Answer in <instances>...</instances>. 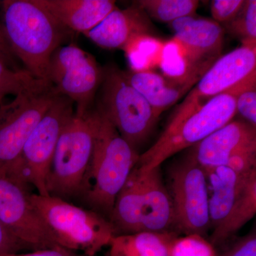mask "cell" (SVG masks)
I'll list each match as a JSON object with an SVG mask.
<instances>
[{
  "mask_svg": "<svg viewBox=\"0 0 256 256\" xmlns=\"http://www.w3.org/2000/svg\"><path fill=\"white\" fill-rule=\"evenodd\" d=\"M109 222L114 236L166 233L174 226L171 197L160 166L150 170L134 166L114 202Z\"/></svg>",
  "mask_w": 256,
  "mask_h": 256,
  "instance_id": "3957f363",
  "label": "cell"
},
{
  "mask_svg": "<svg viewBox=\"0 0 256 256\" xmlns=\"http://www.w3.org/2000/svg\"><path fill=\"white\" fill-rule=\"evenodd\" d=\"M0 60L4 62L10 68L14 70H21L18 65V58L15 56L6 34L2 23L0 20Z\"/></svg>",
  "mask_w": 256,
  "mask_h": 256,
  "instance_id": "1f68e13d",
  "label": "cell"
},
{
  "mask_svg": "<svg viewBox=\"0 0 256 256\" xmlns=\"http://www.w3.org/2000/svg\"><path fill=\"white\" fill-rule=\"evenodd\" d=\"M134 4L152 18L171 23L178 18L194 16L200 2L196 0H140Z\"/></svg>",
  "mask_w": 256,
  "mask_h": 256,
  "instance_id": "603a6c76",
  "label": "cell"
},
{
  "mask_svg": "<svg viewBox=\"0 0 256 256\" xmlns=\"http://www.w3.org/2000/svg\"><path fill=\"white\" fill-rule=\"evenodd\" d=\"M0 256H84L67 250L62 247L54 248L41 249V250H30L28 252H14V254H4Z\"/></svg>",
  "mask_w": 256,
  "mask_h": 256,
  "instance_id": "836d02e7",
  "label": "cell"
},
{
  "mask_svg": "<svg viewBox=\"0 0 256 256\" xmlns=\"http://www.w3.org/2000/svg\"><path fill=\"white\" fill-rule=\"evenodd\" d=\"M101 85L98 109L114 124L121 137L137 150L150 134L159 117L117 67L104 69Z\"/></svg>",
  "mask_w": 256,
  "mask_h": 256,
  "instance_id": "ba28073f",
  "label": "cell"
},
{
  "mask_svg": "<svg viewBox=\"0 0 256 256\" xmlns=\"http://www.w3.org/2000/svg\"><path fill=\"white\" fill-rule=\"evenodd\" d=\"M175 234L141 232L114 236L108 246V256H169Z\"/></svg>",
  "mask_w": 256,
  "mask_h": 256,
  "instance_id": "44dd1931",
  "label": "cell"
},
{
  "mask_svg": "<svg viewBox=\"0 0 256 256\" xmlns=\"http://www.w3.org/2000/svg\"><path fill=\"white\" fill-rule=\"evenodd\" d=\"M204 170L208 184L210 222L214 229L228 215L240 193L246 176L250 172L238 174L226 166Z\"/></svg>",
  "mask_w": 256,
  "mask_h": 256,
  "instance_id": "d6986e66",
  "label": "cell"
},
{
  "mask_svg": "<svg viewBox=\"0 0 256 256\" xmlns=\"http://www.w3.org/2000/svg\"><path fill=\"white\" fill-rule=\"evenodd\" d=\"M174 226L186 235L202 236L210 225L205 170L191 156L170 171Z\"/></svg>",
  "mask_w": 256,
  "mask_h": 256,
  "instance_id": "8fae6325",
  "label": "cell"
},
{
  "mask_svg": "<svg viewBox=\"0 0 256 256\" xmlns=\"http://www.w3.org/2000/svg\"><path fill=\"white\" fill-rule=\"evenodd\" d=\"M102 78L104 69L95 58L76 44L62 45L50 57L47 82L57 94L73 102L76 116L92 110Z\"/></svg>",
  "mask_w": 256,
  "mask_h": 256,
  "instance_id": "30bf717a",
  "label": "cell"
},
{
  "mask_svg": "<svg viewBox=\"0 0 256 256\" xmlns=\"http://www.w3.org/2000/svg\"><path fill=\"white\" fill-rule=\"evenodd\" d=\"M164 43L151 35H144L134 40L124 50L132 65L131 69L149 70L159 66Z\"/></svg>",
  "mask_w": 256,
  "mask_h": 256,
  "instance_id": "cb8c5ba5",
  "label": "cell"
},
{
  "mask_svg": "<svg viewBox=\"0 0 256 256\" xmlns=\"http://www.w3.org/2000/svg\"><path fill=\"white\" fill-rule=\"evenodd\" d=\"M72 100L58 95L32 131L8 178L30 192L48 196L46 178L60 132L74 114Z\"/></svg>",
  "mask_w": 256,
  "mask_h": 256,
  "instance_id": "52a82bcc",
  "label": "cell"
},
{
  "mask_svg": "<svg viewBox=\"0 0 256 256\" xmlns=\"http://www.w3.org/2000/svg\"><path fill=\"white\" fill-rule=\"evenodd\" d=\"M46 82L36 78L25 69L14 70L0 60V106L6 96H15L44 86Z\"/></svg>",
  "mask_w": 256,
  "mask_h": 256,
  "instance_id": "d4e9b609",
  "label": "cell"
},
{
  "mask_svg": "<svg viewBox=\"0 0 256 256\" xmlns=\"http://www.w3.org/2000/svg\"><path fill=\"white\" fill-rule=\"evenodd\" d=\"M60 26L85 34L116 8L112 0H36Z\"/></svg>",
  "mask_w": 256,
  "mask_h": 256,
  "instance_id": "e0dca14e",
  "label": "cell"
},
{
  "mask_svg": "<svg viewBox=\"0 0 256 256\" xmlns=\"http://www.w3.org/2000/svg\"><path fill=\"white\" fill-rule=\"evenodd\" d=\"M236 110L246 122L256 127V72L239 84Z\"/></svg>",
  "mask_w": 256,
  "mask_h": 256,
  "instance_id": "4316f807",
  "label": "cell"
},
{
  "mask_svg": "<svg viewBox=\"0 0 256 256\" xmlns=\"http://www.w3.org/2000/svg\"><path fill=\"white\" fill-rule=\"evenodd\" d=\"M30 192L0 176V222L28 250L60 247L28 198Z\"/></svg>",
  "mask_w": 256,
  "mask_h": 256,
  "instance_id": "4fadbf2b",
  "label": "cell"
},
{
  "mask_svg": "<svg viewBox=\"0 0 256 256\" xmlns=\"http://www.w3.org/2000/svg\"><path fill=\"white\" fill-rule=\"evenodd\" d=\"M256 214V169L246 176L242 190L228 215L214 229L212 242L220 244L230 238Z\"/></svg>",
  "mask_w": 256,
  "mask_h": 256,
  "instance_id": "ffe728a7",
  "label": "cell"
},
{
  "mask_svg": "<svg viewBox=\"0 0 256 256\" xmlns=\"http://www.w3.org/2000/svg\"><path fill=\"white\" fill-rule=\"evenodd\" d=\"M256 72V45L242 44L222 56L202 75L180 104L166 129L174 128L215 96L227 92Z\"/></svg>",
  "mask_w": 256,
  "mask_h": 256,
  "instance_id": "7c38bea8",
  "label": "cell"
},
{
  "mask_svg": "<svg viewBox=\"0 0 256 256\" xmlns=\"http://www.w3.org/2000/svg\"><path fill=\"white\" fill-rule=\"evenodd\" d=\"M1 106H2V105H1Z\"/></svg>",
  "mask_w": 256,
  "mask_h": 256,
  "instance_id": "e575fe53",
  "label": "cell"
},
{
  "mask_svg": "<svg viewBox=\"0 0 256 256\" xmlns=\"http://www.w3.org/2000/svg\"><path fill=\"white\" fill-rule=\"evenodd\" d=\"M232 34L242 38V44L256 45V1H245L240 12L226 24Z\"/></svg>",
  "mask_w": 256,
  "mask_h": 256,
  "instance_id": "484cf974",
  "label": "cell"
},
{
  "mask_svg": "<svg viewBox=\"0 0 256 256\" xmlns=\"http://www.w3.org/2000/svg\"><path fill=\"white\" fill-rule=\"evenodd\" d=\"M122 74L127 82L142 94L159 118L196 84L178 82L151 70L130 69L122 70Z\"/></svg>",
  "mask_w": 256,
  "mask_h": 256,
  "instance_id": "ac0fdd59",
  "label": "cell"
},
{
  "mask_svg": "<svg viewBox=\"0 0 256 256\" xmlns=\"http://www.w3.org/2000/svg\"><path fill=\"white\" fill-rule=\"evenodd\" d=\"M169 256H216L212 244L198 234L175 236L171 242Z\"/></svg>",
  "mask_w": 256,
  "mask_h": 256,
  "instance_id": "83f0119b",
  "label": "cell"
},
{
  "mask_svg": "<svg viewBox=\"0 0 256 256\" xmlns=\"http://www.w3.org/2000/svg\"><path fill=\"white\" fill-rule=\"evenodd\" d=\"M159 66L163 76L178 82L196 84L208 68L192 63L186 52L174 38L165 42Z\"/></svg>",
  "mask_w": 256,
  "mask_h": 256,
  "instance_id": "7402d4cb",
  "label": "cell"
},
{
  "mask_svg": "<svg viewBox=\"0 0 256 256\" xmlns=\"http://www.w3.org/2000/svg\"><path fill=\"white\" fill-rule=\"evenodd\" d=\"M58 95L48 84L0 106V176L8 178L32 131Z\"/></svg>",
  "mask_w": 256,
  "mask_h": 256,
  "instance_id": "9c48e42d",
  "label": "cell"
},
{
  "mask_svg": "<svg viewBox=\"0 0 256 256\" xmlns=\"http://www.w3.org/2000/svg\"><path fill=\"white\" fill-rule=\"evenodd\" d=\"M223 256H256V234L242 239Z\"/></svg>",
  "mask_w": 256,
  "mask_h": 256,
  "instance_id": "d6a6232c",
  "label": "cell"
},
{
  "mask_svg": "<svg viewBox=\"0 0 256 256\" xmlns=\"http://www.w3.org/2000/svg\"><path fill=\"white\" fill-rule=\"evenodd\" d=\"M100 112L75 114L64 126L46 178L48 196L68 201L79 196L94 150Z\"/></svg>",
  "mask_w": 256,
  "mask_h": 256,
  "instance_id": "5b68a950",
  "label": "cell"
},
{
  "mask_svg": "<svg viewBox=\"0 0 256 256\" xmlns=\"http://www.w3.org/2000/svg\"><path fill=\"white\" fill-rule=\"evenodd\" d=\"M225 166L238 174H245L256 169V149L240 152L230 158Z\"/></svg>",
  "mask_w": 256,
  "mask_h": 256,
  "instance_id": "f546056e",
  "label": "cell"
},
{
  "mask_svg": "<svg viewBox=\"0 0 256 256\" xmlns=\"http://www.w3.org/2000/svg\"><path fill=\"white\" fill-rule=\"evenodd\" d=\"M244 0H214L210 4L212 18L216 22L226 24L235 18L244 6Z\"/></svg>",
  "mask_w": 256,
  "mask_h": 256,
  "instance_id": "f1b7e54d",
  "label": "cell"
},
{
  "mask_svg": "<svg viewBox=\"0 0 256 256\" xmlns=\"http://www.w3.org/2000/svg\"><path fill=\"white\" fill-rule=\"evenodd\" d=\"M174 40L181 45L192 64L210 68L220 56L224 30L214 20L186 16L170 23Z\"/></svg>",
  "mask_w": 256,
  "mask_h": 256,
  "instance_id": "5bb4252c",
  "label": "cell"
},
{
  "mask_svg": "<svg viewBox=\"0 0 256 256\" xmlns=\"http://www.w3.org/2000/svg\"><path fill=\"white\" fill-rule=\"evenodd\" d=\"M256 149V127L244 121H230L194 146L190 156L202 168L225 166L240 152Z\"/></svg>",
  "mask_w": 256,
  "mask_h": 256,
  "instance_id": "9a60e30c",
  "label": "cell"
},
{
  "mask_svg": "<svg viewBox=\"0 0 256 256\" xmlns=\"http://www.w3.org/2000/svg\"><path fill=\"white\" fill-rule=\"evenodd\" d=\"M152 33V24L149 16L136 5L124 10L116 8L97 26L84 35L101 48L124 52L138 37Z\"/></svg>",
  "mask_w": 256,
  "mask_h": 256,
  "instance_id": "2e32d148",
  "label": "cell"
},
{
  "mask_svg": "<svg viewBox=\"0 0 256 256\" xmlns=\"http://www.w3.org/2000/svg\"><path fill=\"white\" fill-rule=\"evenodd\" d=\"M28 248L12 235L0 222V256L20 252Z\"/></svg>",
  "mask_w": 256,
  "mask_h": 256,
  "instance_id": "4dcf8cb0",
  "label": "cell"
},
{
  "mask_svg": "<svg viewBox=\"0 0 256 256\" xmlns=\"http://www.w3.org/2000/svg\"><path fill=\"white\" fill-rule=\"evenodd\" d=\"M28 198L60 247L84 256H96L114 236L109 220L94 210L37 193L30 192Z\"/></svg>",
  "mask_w": 256,
  "mask_h": 256,
  "instance_id": "277c9868",
  "label": "cell"
},
{
  "mask_svg": "<svg viewBox=\"0 0 256 256\" xmlns=\"http://www.w3.org/2000/svg\"><path fill=\"white\" fill-rule=\"evenodd\" d=\"M239 84L210 99L174 128L165 129L158 140L139 156L136 166L144 171L159 166L173 154L194 146L230 122L236 114Z\"/></svg>",
  "mask_w": 256,
  "mask_h": 256,
  "instance_id": "8992f818",
  "label": "cell"
},
{
  "mask_svg": "<svg viewBox=\"0 0 256 256\" xmlns=\"http://www.w3.org/2000/svg\"><path fill=\"white\" fill-rule=\"evenodd\" d=\"M98 110L100 122L78 197L90 210L108 220L116 198L140 154L121 137L105 114Z\"/></svg>",
  "mask_w": 256,
  "mask_h": 256,
  "instance_id": "7a4b0ae2",
  "label": "cell"
},
{
  "mask_svg": "<svg viewBox=\"0 0 256 256\" xmlns=\"http://www.w3.org/2000/svg\"><path fill=\"white\" fill-rule=\"evenodd\" d=\"M2 23L16 58L34 77L47 82L50 57L66 32L36 0L0 1Z\"/></svg>",
  "mask_w": 256,
  "mask_h": 256,
  "instance_id": "6da1fadb",
  "label": "cell"
}]
</instances>
